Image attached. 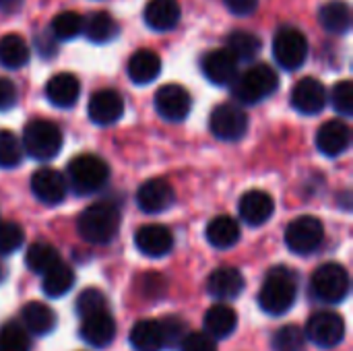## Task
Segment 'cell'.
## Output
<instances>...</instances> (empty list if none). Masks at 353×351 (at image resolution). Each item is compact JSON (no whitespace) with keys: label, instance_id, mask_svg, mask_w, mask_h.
<instances>
[{"label":"cell","instance_id":"6da1fadb","mask_svg":"<svg viewBox=\"0 0 353 351\" xmlns=\"http://www.w3.org/2000/svg\"><path fill=\"white\" fill-rule=\"evenodd\" d=\"M298 296V279L296 273L288 267H275L267 273L261 294H259V304L261 308L271 314V317H281L285 314Z\"/></svg>","mask_w":353,"mask_h":351},{"label":"cell","instance_id":"7a4b0ae2","mask_svg":"<svg viewBox=\"0 0 353 351\" xmlns=\"http://www.w3.org/2000/svg\"><path fill=\"white\" fill-rule=\"evenodd\" d=\"M77 230L85 242L108 244L120 230V211L112 203H95L79 215Z\"/></svg>","mask_w":353,"mask_h":351},{"label":"cell","instance_id":"3957f363","mask_svg":"<svg viewBox=\"0 0 353 351\" xmlns=\"http://www.w3.org/2000/svg\"><path fill=\"white\" fill-rule=\"evenodd\" d=\"M279 87V77L269 64H254L232 83V95L240 103H259L273 95Z\"/></svg>","mask_w":353,"mask_h":351},{"label":"cell","instance_id":"277c9868","mask_svg":"<svg viewBox=\"0 0 353 351\" xmlns=\"http://www.w3.org/2000/svg\"><path fill=\"white\" fill-rule=\"evenodd\" d=\"M21 147L33 159H54L62 149V130L50 120L35 118L25 126Z\"/></svg>","mask_w":353,"mask_h":351},{"label":"cell","instance_id":"5b68a950","mask_svg":"<svg viewBox=\"0 0 353 351\" xmlns=\"http://www.w3.org/2000/svg\"><path fill=\"white\" fill-rule=\"evenodd\" d=\"M108 178H110V168L97 155L83 153V155H77L68 163V182L66 184H70L72 190L79 194H91V192L103 188Z\"/></svg>","mask_w":353,"mask_h":351},{"label":"cell","instance_id":"8992f818","mask_svg":"<svg viewBox=\"0 0 353 351\" xmlns=\"http://www.w3.org/2000/svg\"><path fill=\"white\" fill-rule=\"evenodd\" d=\"M310 292L316 300L327 304H339L350 294V273L337 263H325L310 279Z\"/></svg>","mask_w":353,"mask_h":351},{"label":"cell","instance_id":"52a82bcc","mask_svg":"<svg viewBox=\"0 0 353 351\" xmlns=\"http://www.w3.org/2000/svg\"><path fill=\"white\" fill-rule=\"evenodd\" d=\"M273 56L285 70H298L308 60V39L296 27H281L273 37Z\"/></svg>","mask_w":353,"mask_h":351},{"label":"cell","instance_id":"ba28073f","mask_svg":"<svg viewBox=\"0 0 353 351\" xmlns=\"http://www.w3.org/2000/svg\"><path fill=\"white\" fill-rule=\"evenodd\" d=\"M325 240V225L312 215L296 217L285 230V244L296 254H312Z\"/></svg>","mask_w":353,"mask_h":351},{"label":"cell","instance_id":"9c48e42d","mask_svg":"<svg viewBox=\"0 0 353 351\" xmlns=\"http://www.w3.org/2000/svg\"><path fill=\"white\" fill-rule=\"evenodd\" d=\"M304 335L321 350L337 348L345 337V321L337 312H316L310 317Z\"/></svg>","mask_w":353,"mask_h":351},{"label":"cell","instance_id":"30bf717a","mask_svg":"<svg viewBox=\"0 0 353 351\" xmlns=\"http://www.w3.org/2000/svg\"><path fill=\"white\" fill-rule=\"evenodd\" d=\"M209 128L221 141H238L248 130V114L238 103H221L211 112Z\"/></svg>","mask_w":353,"mask_h":351},{"label":"cell","instance_id":"8fae6325","mask_svg":"<svg viewBox=\"0 0 353 351\" xmlns=\"http://www.w3.org/2000/svg\"><path fill=\"white\" fill-rule=\"evenodd\" d=\"M190 108L192 97L182 85L170 83L159 87L155 93V110L168 122H182L190 114Z\"/></svg>","mask_w":353,"mask_h":351},{"label":"cell","instance_id":"7c38bea8","mask_svg":"<svg viewBox=\"0 0 353 351\" xmlns=\"http://www.w3.org/2000/svg\"><path fill=\"white\" fill-rule=\"evenodd\" d=\"M292 106L306 116L321 114L327 106V89L314 77H304L292 91Z\"/></svg>","mask_w":353,"mask_h":351},{"label":"cell","instance_id":"4fadbf2b","mask_svg":"<svg viewBox=\"0 0 353 351\" xmlns=\"http://www.w3.org/2000/svg\"><path fill=\"white\" fill-rule=\"evenodd\" d=\"M87 114H89L91 122H95L99 126H110V124H114V122H118L122 118V114H124V99L114 89L95 91L91 95V99H89Z\"/></svg>","mask_w":353,"mask_h":351},{"label":"cell","instance_id":"5bb4252c","mask_svg":"<svg viewBox=\"0 0 353 351\" xmlns=\"http://www.w3.org/2000/svg\"><path fill=\"white\" fill-rule=\"evenodd\" d=\"M31 192L35 194L37 201L46 205H58L64 201L68 192V184L60 172L52 168H39L31 176Z\"/></svg>","mask_w":353,"mask_h":351},{"label":"cell","instance_id":"9a60e30c","mask_svg":"<svg viewBox=\"0 0 353 351\" xmlns=\"http://www.w3.org/2000/svg\"><path fill=\"white\" fill-rule=\"evenodd\" d=\"M137 203L145 213H163L174 203V188L163 178H151L137 190Z\"/></svg>","mask_w":353,"mask_h":351},{"label":"cell","instance_id":"2e32d148","mask_svg":"<svg viewBox=\"0 0 353 351\" xmlns=\"http://www.w3.org/2000/svg\"><path fill=\"white\" fill-rule=\"evenodd\" d=\"M201 68L213 85H232L238 77V60L230 54L228 48L211 50L205 54Z\"/></svg>","mask_w":353,"mask_h":351},{"label":"cell","instance_id":"e0dca14e","mask_svg":"<svg viewBox=\"0 0 353 351\" xmlns=\"http://www.w3.org/2000/svg\"><path fill=\"white\" fill-rule=\"evenodd\" d=\"M134 246L145 257H151V259L165 257L172 250V246H174V236H172V232L165 225L149 223V225H143V228L137 230Z\"/></svg>","mask_w":353,"mask_h":351},{"label":"cell","instance_id":"ac0fdd59","mask_svg":"<svg viewBox=\"0 0 353 351\" xmlns=\"http://www.w3.org/2000/svg\"><path fill=\"white\" fill-rule=\"evenodd\" d=\"M238 211H240V217L248 225H263V223H267L273 217L275 201L265 190H250V192H246L240 199Z\"/></svg>","mask_w":353,"mask_h":351},{"label":"cell","instance_id":"d6986e66","mask_svg":"<svg viewBox=\"0 0 353 351\" xmlns=\"http://www.w3.org/2000/svg\"><path fill=\"white\" fill-rule=\"evenodd\" d=\"M207 292L215 300H221V304L225 300H234L244 292V275L236 267H219L209 275Z\"/></svg>","mask_w":353,"mask_h":351},{"label":"cell","instance_id":"ffe728a7","mask_svg":"<svg viewBox=\"0 0 353 351\" xmlns=\"http://www.w3.org/2000/svg\"><path fill=\"white\" fill-rule=\"evenodd\" d=\"M352 143V130L343 120H329L316 132V147L329 157H337L347 151Z\"/></svg>","mask_w":353,"mask_h":351},{"label":"cell","instance_id":"44dd1931","mask_svg":"<svg viewBox=\"0 0 353 351\" xmlns=\"http://www.w3.org/2000/svg\"><path fill=\"white\" fill-rule=\"evenodd\" d=\"M79 333H81V339L87 345L101 350V348H108L114 341V337H116V323L110 317V312H99V314L83 319Z\"/></svg>","mask_w":353,"mask_h":351},{"label":"cell","instance_id":"7402d4cb","mask_svg":"<svg viewBox=\"0 0 353 351\" xmlns=\"http://www.w3.org/2000/svg\"><path fill=\"white\" fill-rule=\"evenodd\" d=\"M81 83L72 72H58L46 85V97L56 108H72L79 101Z\"/></svg>","mask_w":353,"mask_h":351},{"label":"cell","instance_id":"603a6c76","mask_svg":"<svg viewBox=\"0 0 353 351\" xmlns=\"http://www.w3.org/2000/svg\"><path fill=\"white\" fill-rule=\"evenodd\" d=\"M182 14L178 0H149L145 6V23L153 31H170L178 25Z\"/></svg>","mask_w":353,"mask_h":351},{"label":"cell","instance_id":"cb8c5ba5","mask_svg":"<svg viewBox=\"0 0 353 351\" xmlns=\"http://www.w3.org/2000/svg\"><path fill=\"white\" fill-rule=\"evenodd\" d=\"M203 323H205V333L211 339H225V337H230L236 331L238 314H236V310L232 306L219 302V304L211 306L205 312Z\"/></svg>","mask_w":353,"mask_h":351},{"label":"cell","instance_id":"d4e9b609","mask_svg":"<svg viewBox=\"0 0 353 351\" xmlns=\"http://www.w3.org/2000/svg\"><path fill=\"white\" fill-rule=\"evenodd\" d=\"M128 77L132 83L137 85H147L151 81H155L161 72V60L155 52L151 50H139L130 56L128 60Z\"/></svg>","mask_w":353,"mask_h":351},{"label":"cell","instance_id":"484cf974","mask_svg":"<svg viewBox=\"0 0 353 351\" xmlns=\"http://www.w3.org/2000/svg\"><path fill=\"white\" fill-rule=\"evenodd\" d=\"M205 236H207V242L213 248L228 250V248L238 244V240H240V225H238V221L234 217L219 215V217L209 221Z\"/></svg>","mask_w":353,"mask_h":351},{"label":"cell","instance_id":"4316f807","mask_svg":"<svg viewBox=\"0 0 353 351\" xmlns=\"http://www.w3.org/2000/svg\"><path fill=\"white\" fill-rule=\"evenodd\" d=\"M21 321L27 333L33 335H48L56 327V314L50 306L41 302H29L21 310Z\"/></svg>","mask_w":353,"mask_h":351},{"label":"cell","instance_id":"83f0119b","mask_svg":"<svg viewBox=\"0 0 353 351\" xmlns=\"http://www.w3.org/2000/svg\"><path fill=\"white\" fill-rule=\"evenodd\" d=\"M130 345L134 351H161L165 337L159 321H139L130 331Z\"/></svg>","mask_w":353,"mask_h":351},{"label":"cell","instance_id":"f1b7e54d","mask_svg":"<svg viewBox=\"0 0 353 351\" xmlns=\"http://www.w3.org/2000/svg\"><path fill=\"white\" fill-rule=\"evenodd\" d=\"M319 21L329 33H347L352 27V10L343 0H331L321 6Z\"/></svg>","mask_w":353,"mask_h":351},{"label":"cell","instance_id":"f546056e","mask_svg":"<svg viewBox=\"0 0 353 351\" xmlns=\"http://www.w3.org/2000/svg\"><path fill=\"white\" fill-rule=\"evenodd\" d=\"M83 31H85L87 39L93 41V43H110V41H114L118 37L120 25L110 12L101 10V12H95L93 17H89Z\"/></svg>","mask_w":353,"mask_h":351},{"label":"cell","instance_id":"4dcf8cb0","mask_svg":"<svg viewBox=\"0 0 353 351\" xmlns=\"http://www.w3.org/2000/svg\"><path fill=\"white\" fill-rule=\"evenodd\" d=\"M29 46L17 33H6L0 37V64L6 68H21L29 62Z\"/></svg>","mask_w":353,"mask_h":351},{"label":"cell","instance_id":"1f68e13d","mask_svg":"<svg viewBox=\"0 0 353 351\" xmlns=\"http://www.w3.org/2000/svg\"><path fill=\"white\" fill-rule=\"evenodd\" d=\"M41 277H43V281H41L43 294L50 296V298H60V296L68 294L72 283H74L72 269L66 263H62V261L58 265H54L50 271H46Z\"/></svg>","mask_w":353,"mask_h":351},{"label":"cell","instance_id":"d6a6232c","mask_svg":"<svg viewBox=\"0 0 353 351\" xmlns=\"http://www.w3.org/2000/svg\"><path fill=\"white\" fill-rule=\"evenodd\" d=\"M25 263L27 267L37 273V275H43L46 271H50L54 265L60 263V254L58 250L48 244V242H35L27 248V254H25Z\"/></svg>","mask_w":353,"mask_h":351},{"label":"cell","instance_id":"836d02e7","mask_svg":"<svg viewBox=\"0 0 353 351\" xmlns=\"http://www.w3.org/2000/svg\"><path fill=\"white\" fill-rule=\"evenodd\" d=\"M263 48V41L259 35L250 31H234L228 37V50L230 54L240 62V60H254Z\"/></svg>","mask_w":353,"mask_h":351},{"label":"cell","instance_id":"e575fe53","mask_svg":"<svg viewBox=\"0 0 353 351\" xmlns=\"http://www.w3.org/2000/svg\"><path fill=\"white\" fill-rule=\"evenodd\" d=\"M85 27V19L74 12V10H64L60 14H56L50 23V33L54 39H72L77 37Z\"/></svg>","mask_w":353,"mask_h":351},{"label":"cell","instance_id":"d590c367","mask_svg":"<svg viewBox=\"0 0 353 351\" xmlns=\"http://www.w3.org/2000/svg\"><path fill=\"white\" fill-rule=\"evenodd\" d=\"M306 335L304 329L298 325H285L273 335V350L275 351H304Z\"/></svg>","mask_w":353,"mask_h":351},{"label":"cell","instance_id":"8d00e7d4","mask_svg":"<svg viewBox=\"0 0 353 351\" xmlns=\"http://www.w3.org/2000/svg\"><path fill=\"white\" fill-rule=\"evenodd\" d=\"M23 159L21 141L10 130H0V168L10 170L17 168Z\"/></svg>","mask_w":353,"mask_h":351},{"label":"cell","instance_id":"74e56055","mask_svg":"<svg viewBox=\"0 0 353 351\" xmlns=\"http://www.w3.org/2000/svg\"><path fill=\"white\" fill-rule=\"evenodd\" d=\"M29 335L27 331L17 325V323H8L0 329V351H29Z\"/></svg>","mask_w":353,"mask_h":351},{"label":"cell","instance_id":"f35d334b","mask_svg":"<svg viewBox=\"0 0 353 351\" xmlns=\"http://www.w3.org/2000/svg\"><path fill=\"white\" fill-rule=\"evenodd\" d=\"M74 308H77V314L81 319H87V317H93V314H99V312H108V300L99 290L89 288V290L79 294Z\"/></svg>","mask_w":353,"mask_h":351},{"label":"cell","instance_id":"ab89813d","mask_svg":"<svg viewBox=\"0 0 353 351\" xmlns=\"http://www.w3.org/2000/svg\"><path fill=\"white\" fill-rule=\"evenodd\" d=\"M25 240L23 228L14 221H0V257L12 254Z\"/></svg>","mask_w":353,"mask_h":351},{"label":"cell","instance_id":"60d3db41","mask_svg":"<svg viewBox=\"0 0 353 351\" xmlns=\"http://www.w3.org/2000/svg\"><path fill=\"white\" fill-rule=\"evenodd\" d=\"M331 101L337 114L352 116L353 114V85L352 81H339L331 91Z\"/></svg>","mask_w":353,"mask_h":351},{"label":"cell","instance_id":"b9f144b4","mask_svg":"<svg viewBox=\"0 0 353 351\" xmlns=\"http://www.w3.org/2000/svg\"><path fill=\"white\" fill-rule=\"evenodd\" d=\"M161 323V329H163V337H165V348H180L184 337L188 335V327L182 319L178 317H168Z\"/></svg>","mask_w":353,"mask_h":351},{"label":"cell","instance_id":"7bdbcfd3","mask_svg":"<svg viewBox=\"0 0 353 351\" xmlns=\"http://www.w3.org/2000/svg\"><path fill=\"white\" fill-rule=\"evenodd\" d=\"M182 351H217L215 339H211L207 333H188L180 345Z\"/></svg>","mask_w":353,"mask_h":351},{"label":"cell","instance_id":"ee69618b","mask_svg":"<svg viewBox=\"0 0 353 351\" xmlns=\"http://www.w3.org/2000/svg\"><path fill=\"white\" fill-rule=\"evenodd\" d=\"M143 283V294L151 300H157L159 296H163L165 292V279L157 273H149L141 279Z\"/></svg>","mask_w":353,"mask_h":351},{"label":"cell","instance_id":"f6af8a7d","mask_svg":"<svg viewBox=\"0 0 353 351\" xmlns=\"http://www.w3.org/2000/svg\"><path fill=\"white\" fill-rule=\"evenodd\" d=\"M17 97H19V93H17L14 83L10 79H6V77H0V112H6V110L14 108Z\"/></svg>","mask_w":353,"mask_h":351},{"label":"cell","instance_id":"bcb514c9","mask_svg":"<svg viewBox=\"0 0 353 351\" xmlns=\"http://www.w3.org/2000/svg\"><path fill=\"white\" fill-rule=\"evenodd\" d=\"M223 2L234 14H240V17H246V14L254 12L256 6H259V0H223Z\"/></svg>","mask_w":353,"mask_h":351},{"label":"cell","instance_id":"7dc6e473","mask_svg":"<svg viewBox=\"0 0 353 351\" xmlns=\"http://www.w3.org/2000/svg\"><path fill=\"white\" fill-rule=\"evenodd\" d=\"M21 2H23V0H0V8L10 12V10H14Z\"/></svg>","mask_w":353,"mask_h":351},{"label":"cell","instance_id":"c3c4849f","mask_svg":"<svg viewBox=\"0 0 353 351\" xmlns=\"http://www.w3.org/2000/svg\"><path fill=\"white\" fill-rule=\"evenodd\" d=\"M4 277H6V271H4V267H2V263H0V283L4 281Z\"/></svg>","mask_w":353,"mask_h":351}]
</instances>
